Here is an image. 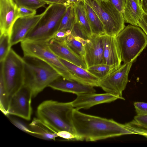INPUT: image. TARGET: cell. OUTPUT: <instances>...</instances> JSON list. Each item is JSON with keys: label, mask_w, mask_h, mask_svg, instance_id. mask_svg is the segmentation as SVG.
I'll use <instances>...</instances> for the list:
<instances>
[{"label": "cell", "mask_w": 147, "mask_h": 147, "mask_svg": "<svg viewBox=\"0 0 147 147\" xmlns=\"http://www.w3.org/2000/svg\"><path fill=\"white\" fill-rule=\"evenodd\" d=\"M18 10L20 18L31 16L36 15V10L25 7H18Z\"/></svg>", "instance_id": "31"}, {"label": "cell", "mask_w": 147, "mask_h": 147, "mask_svg": "<svg viewBox=\"0 0 147 147\" xmlns=\"http://www.w3.org/2000/svg\"><path fill=\"white\" fill-rule=\"evenodd\" d=\"M67 7L61 4H49L46 8L43 16L25 39L37 40L51 39L58 30Z\"/></svg>", "instance_id": "7"}, {"label": "cell", "mask_w": 147, "mask_h": 147, "mask_svg": "<svg viewBox=\"0 0 147 147\" xmlns=\"http://www.w3.org/2000/svg\"><path fill=\"white\" fill-rule=\"evenodd\" d=\"M29 127L31 133L42 139L55 140L58 137L57 132L38 118H34Z\"/></svg>", "instance_id": "20"}, {"label": "cell", "mask_w": 147, "mask_h": 147, "mask_svg": "<svg viewBox=\"0 0 147 147\" xmlns=\"http://www.w3.org/2000/svg\"><path fill=\"white\" fill-rule=\"evenodd\" d=\"M49 40L24 39L20 42L24 57L40 59L51 66L63 78L75 81L74 76L50 48Z\"/></svg>", "instance_id": "4"}, {"label": "cell", "mask_w": 147, "mask_h": 147, "mask_svg": "<svg viewBox=\"0 0 147 147\" xmlns=\"http://www.w3.org/2000/svg\"><path fill=\"white\" fill-rule=\"evenodd\" d=\"M144 13L140 0H126L123 13L125 22L138 26Z\"/></svg>", "instance_id": "19"}, {"label": "cell", "mask_w": 147, "mask_h": 147, "mask_svg": "<svg viewBox=\"0 0 147 147\" xmlns=\"http://www.w3.org/2000/svg\"><path fill=\"white\" fill-rule=\"evenodd\" d=\"M60 61L74 76L75 80L82 84L99 87L100 80L86 69L59 58Z\"/></svg>", "instance_id": "18"}, {"label": "cell", "mask_w": 147, "mask_h": 147, "mask_svg": "<svg viewBox=\"0 0 147 147\" xmlns=\"http://www.w3.org/2000/svg\"><path fill=\"white\" fill-rule=\"evenodd\" d=\"M77 95L76 98L71 102L73 107L78 110L88 109L96 105L110 103L118 99H125L123 97L106 92L85 93Z\"/></svg>", "instance_id": "12"}, {"label": "cell", "mask_w": 147, "mask_h": 147, "mask_svg": "<svg viewBox=\"0 0 147 147\" xmlns=\"http://www.w3.org/2000/svg\"><path fill=\"white\" fill-rule=\"evenodd\" d=\"M74 108L71 102H63L47 100L38 106L37 116V118L57 132L65 131L77 135L71 118Z\"/></svg>", "instance_id": "2"}, {"label": "cell", "mask_w": 147, "mask_h": 147, "mask_svg": "<svg viewBox=\"0 0 147 147\" xmlns=\"http://www.w3.org/2000/svg\"><path fill=\"white\" fill-rule=\"evenodd\" d=\"M116 37L124 63L133 62L147 46V36L137 26L127 25Z\"/></svg>", "instance_id": "5"}, {"label": "cell", "mask_w": 147, "mask_h": 147, "mask_svg": "<svg viewBox=\"0 0 147 147\" xmlns=\"http://www.w3.org/2000/svg\"><path fill=\"white\" fill-rule=\"evenodd\" d=\"M67 36L68 34L66 31L58 30L54 34L52 38L61 42H65Z\"/></svg>", "instance_id": "34"}, {"label": "cell", "mask_w": 147, "mask_h": 147, "mask_svg": "<svg viewBox=\"0 0 147 147\" xmlns=\"http://www.w3.org/2000/svg\"><path fill=\"white\" fill-rule=\"evenodd\" d=\"M134 120L142 125L147 127V115H137L134 117Z\"/></svg>", "instance_id": "36"}, {"label": "cell", "mask_w": 147, "mask_h": 147, "mask_svg": "<svg viewBox=\"0 0 147 147\" xmlns=\"http://www.w3.org/2000/svg\"><path fill=\"white\" fill-rule=\"evenodd\" d=\"M54 89L76 95L96 92L94 87L85 85L74 81L69 80L60 76L49 86Z\"/></svg>", "instance_id": "17"}, {"label": "cell", "mask_w": 147, "mask_h": 147, "mask_svg": "<svg viewBox=\"0 0 147 147\" xmlns=\"http://www.w3.org/2000/svg\"><path fill=\"white\" fill-rule=\"evenodd\" d=\"M18 8L14 0H0V34L10 35L13 24L20 18Z\"/></svg>", "instance_id": "14"}, {"label": "cell", "mask_w": 147, "mask_h": 147, "mask_svg": "<svg viewBox=\"0 0 147 147\" xmlns=\"http://www.w3.org/2000/svg\"><path fill=\"white\" fill-rule=\"evenodd\" d=\"M134 105L137 115H147V103L136 102Z\"/></svg>", "instance_id": "30"}, {"label": "cell", "mask_w": 147, "mask_h": 147, "mask_svg": "<svg viewBox=\"0 0 147 147\" xmlns=\"http://www.w3.org/2000/svg\"><path fill=\"white\" fill-rule=\"evenodd\" d=\"M138 26L142 30L147 36V14L144 13L142 17L139 21Z\"/></svg>", "instance_id": "35"}, {"label": "cell", "mask_w": 147, "mask_h": 147, "mask_svg": "<svg viewBox=\"0 0 147 147\" xmlns=\"http://www.w3.org/2000/svg\"><path fill=\"white\" fill-rule=\"evenodd\" d=\"M48 44L51 50L59 58L85 69L87 68L84 60L72 50L65 42L52 38Z\"/></svg>", "instance_id": "16"}, {"label": "cell", "mask_w": 147, "mask_h": 147, "mask_svg": "<svg viewBox=\"0 0 147 147\" xmlns=\"http://www.w3.org/2000/svg\"><path fill=\"white\" fill-rule=\"evenodd\" d=\"M103 47V63L118 68L122 61L120 51L116 36L101 35Z\"/></svg>", "instance_id": "15"}, {"label": "cell", "mask_w": 147, "mask_h": 147, "mask_svg": "<svg viewBox=\"0 0 147 147\" xmlns=\"http://www.w3.org/2000/svg\"><path fill=\"white\" fill-rule=\"evenodd\" d=\"M86 40L74 36L70 34L67 36L65 42L72 50L84 60V46Z\"/></svg>", "instance_id": "24"}, {"label": "cell", "mask_w": 147, "mask_h": 147, "mask_svg": "<svg viewBox=\"0 0 147 147\" xmlns=\"http://www.w3.org/2000/svg\"><path fill=\"white\" fill-rule=\"evenodd\" d=\"M94 11L101 22L105 34L116 36L125 27L123 14L107 0H84Z\"/></svg>", "instance_id": "8"}, {"label": "cell", "mask_w": 147, "mask_h": 147, "mask_svg": "<svg viewBox=\"0 0 147 147\" xmlns=\"http://www.w3.org/2000/svg\"><path fill=\"white\" fill-rule=\"evenodd\" d=\"M46 4H61L67 7L69 5L66 0H41Z\"/></svg>", "instance_id": "37"}, {"label": "cell", "mask_w": 147, "mask_h": 147, "mask_svg": "<svg viewBox=\"0 0 147 147\" xmlns=\"http://www.w3.org/2000/svg\"><path fill=\"white\" fill-rule=\"evenodd\" d=\"M117 69L113 66L101 63L88 67L86 70L100 80Z\"/></svg>", "instance_id": "25"}, {"label": "cell", "mask_w": 147, "mask_h": 147, "mask_svg": "<svg viewBox=\"0 0 147 147\" xmlns=\"http://www.w3.org/2000/svg\"><path fill=\"white\" fill-rule=\"evenodd\" d=\"M31 90L24 85L11 98L7 115L16 116L24 119H30L32 113Z\"/></svg>", "instance_id": "10"}, {"label": "cell", "mask_w": 147, "mask_h": 147, "mask_svg": "<svg viewBox=\"0 0 147 147\" xmlns=\"http://www.w3.org/2000/svg\"><path fill=\"white\" fill-rule=\"evenodd\" d=\"M10 40L9 34H0V62L3 61L11 48Z\"/></svg>", "instance_id": "26"}, {"label": "cell", "mask_w": 147, "mask_h": 147, "mask_svg": "<svg viewBox=\"0 0 147 147\" xmlns=\"http://www.w3.org/2000/svg\"><path fill=\"white\" fill-rule=\"evenodd\" d=\"M71 34L74 36L80 37L85 40L88 38L84 34L76 22L71 30Z\"/></svg>", "instance_id": "32"}, {"label": "cell", "mask_w": 147, "mask_h": 147, "mask_svg": "<svg viewBox=\"0 0 147 147\" xmlns=\"http://www.w3.org/2000/svg\"><path fill=\"white\" fill-rule=\"evenodd\" d=\"M84 60L87 68L103 63V47L101 35L92 34L86 40Z\"/></svg>", "instance_id": "13"}, {"label": "cell", "mask_w": 147, "mask_h": 147, "mask_svg": "<svg viewBox=\"0 0 147 147\" xmlns=\"http://www.w3.org/2000/svg\"><path fill=\"white\" fill-rule=\"evenodd\" d=\"M23 58L24 85L31 90L33 97L61 76L51 66L40 59L31 57H24Z\"/></svg>", "instance_id": "3"}, {"label": "cell", "mask_w": 147, "mask_h": 147, "mask_svg": "<svg viewBox=\"0 0 147 147\" xmlns=\"http://www.w3.org/2000/svg\"><path fill=\"white\" fill-rule=\"evenodd\" d=\"M71 118L76 133L82 140L95 142L123 135L132 134L125 124L82 113L74 108Z\"/></svg>", "instance_id": "1"}, {"label": "cell", "mask_w": 147, "mask_h": 147, "mask_svg": "<svg viewBox=\"0 0 147 147\" xmlns=\"http://www.w3.org/2000/svg\"><path fill=\"white\" fill-rule=\"evenodd\" d=\"M58 137L68 140L82 141V138L77 135L75 134L67 131H61L57 132Z\"/></svg>", "instance_id": "29"}, {"label": "cell", "mask_w": 147, "mask_h": 147, "mask_svg": "<svg viewBox=\"0 0 147 147\" xmlns=\"http://www.w3.org/2000/svg\"><path fill=\"white\" fill-rule=\"evenodd\" d=\"M84 6L92 34L100 35L105 34L103 25L96 13L85 1Z\"/></svg>", "instance_id": "22"}, {"label": "cell", "mask_w": 147, "mask_h": 147, "mask_svg": "<svg viewBox=\"0 0 147 147\" xmlns=\"http://www.w3.org/2000/svg\"><path fill=\"white\" fill-rule=\"evenodd\" d=\"M96 0L97 1H101L104 0Z\"/></svg>", "instance_id": "40"}, {"label": "cell", "mask_w": 147, "mask_h": 147, "mask_svg": "<svg viewBox=\"0 0 147 147\" xmlns=\"http://www.w3.org/2000/svg\"><path fill=\"white\" fill-rule=\"evenodd\" d=\"M125 125L132 134L140 135L147 138V127L138 123L134 120Z\"/></svg>", "instance_id": "28"}, {"label": "cell", "mask_w": 147, "mask_h": 147, "mask_svg": "<svg viewBox=\"0 0 147 147\" xmlns=\"http://www.w3.org/2000/svg\"><path fill=\"white\" fill-rule=\"evenodd\" d=\"M84 2L74 4V7L76 22L84 34L89 38L92 33L87 17Z\"/></svg>", "instance_id": "21"}, {"label": "cell", "mask_w": 147, "mask_h": 147, "mask_svg": "<svg viewBox=\"0 0 147 147\" xmlns=\"http://www.w3.org/2000/svg\"><path fill=\"white\" fill-rule=\"evenodd\" d=\"M133 62L124 63L117 69L100 80L99 87L106 92L123 98L122 92L127 83L128 74Z\"/></svg>", "instance_id": "9"}, {"label": "cell", "mask_w": 147, "mask_h": 147, "mask_svg": "<svg viewBox=\"0 0 147 147\" xmlns=\"http://www.w3.org/2000/svg\"><path fill=\"white\" fill-rule=\"evenodd\" d=\"M76 22L74 4L72 3L67 6L58 30L71 31Z\"/></svg>", "instance_id": "23"}, {"label": "cell", "mask_w": 147, "mask_h": 147, "mask_svg": "<svg viewBox=\"0 0 147 147\" xmlns=\"http://www.w3.org/2000/svg\"><path fill=\"white\" fill-rule=\"evenodd\" d=\"M66 1L68 5L72 3L77 4L81 2L84 1V0H66Z\"/></svg>", "instance_id": "39"}, {"label": "cell", "mask_w": 147, "mask_h": 147, "mask_svg": "<svg viewBox=\"0 0 147 147\" xmlns=\"http://www.w3.org/2000/svg\"><path fill=\"white\" fill-rule=\"evenodd\" d=\"M5 89L10 100L24 84V61L11 48L0 62Z\"/></svg>", "instance_id": "6"}, {"label": "cell", "mask_w": 147, "mask_h": 147, "mask_svg": "<svg viewBox=\"0 0 147 147\" xmlns=\"http://www.w3.org/2000/svg\"><path fill=\"white\" fill-rule=\"evenodd\" d=\"M140 3L144 13L147 14V0H141Z\"/></svg>", "instance_id": "38"}, {"label": "cell", "mask_w": 147, "mask_h": 147, "mask_svg": "<svg viewBox=\"0 0 147 147\" xmlns=\"http://www.w3.org/2000/svg\"><path fill=\"white\" fill-rule=\"evenodd\" d=\"M112 4L122 14L126 0H107Z\"/></svg>", "instance_id": "33"}, {"label": "cell", "mask_w": 147, "mask_h": 147, "mask_svg": "<svg viewBox=\"0 0 147 147\" xmlns=\"http://www.w3.org/2000/svg\"><path fill=\"white\" fill-rule=\"evenodd\" d=\"M45 12L28 17L20 18L15 22L10 34L12 46L24 40L35 27Z\"/></svg>", "instance_id": "11"}, {"label": "cell", "mask_w": 147, "mask_h": 147, "mask_svg": "<svg viewBox=\"0 0 147 147\" xmlns=\"http://www.w3.org/2000/svg\"><path fill=\"white\" fill-rule=\"evenodd\" d=\"M18 7H22L36 10L45 7L46 4L41 0H14Z\"/></svg>", "instance_id": "27"}]
</instances>
